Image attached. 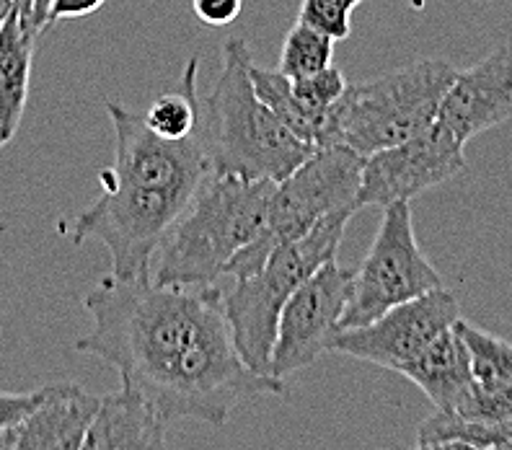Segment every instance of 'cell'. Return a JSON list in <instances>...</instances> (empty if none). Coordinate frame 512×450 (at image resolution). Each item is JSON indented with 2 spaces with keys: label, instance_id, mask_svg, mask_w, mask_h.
<instances>
[{
  "label": "cell",
  "instance_id": "obj_1",
  "mask_svg": "<svg viewBox=\"0 0 512 450\" xmlns=\"http://www.w3.org/2000/svg\"><path fill=\"white\" fill-rule=\"evenodd\" d=\"M94 332L75 350L112 365L122 388L166 422L223 425L251 396H280L285 383L244 363L233 344L225 298L215 285L179 288L150 277L99 280L83 298Z\"/></svg>",
  "mask_w": 512,
  "mask_h": 450
},
{
  "label": "cell",
  "instance_id": "obj_2",
  "mask_svg": "<svg viewBox=\"0 0 512 450\" xmlns=\"http://www.w3.org/2000/svg\"><path fill=\"white\" fill-rule=\"evenodd\" d=\"M251 60L246 39H225L223 68L213 91L202 99L200 135L215 174L282 182L316 145L300 140L264 107L251 86Z\"/></svg>",
  "mask_w": 512,
  "mask_h": 450
},
{
  "label": "cell",
  "instance_id": "obj_3",
  "mask_svg": "<svg viewBox=\"0 0 512 450\" xmlns=\"http://www.w3.org/2000/svg\"><path fill=\"white\" fill-rule=\"evenodd\" d=\"M277 182L210 174L150 262L156 285L202 288L225 275L238 251L262 231Z\"/></svg>",
  "mask_w": 512,
  "mask_h": 450
},
{
  "label": "cell",
  "instance_id": "obj_4",
  "mask_svg": "<svg viewBox=\"0 0 512 450\" xmlns=\"http://www.w3.org/2000/svg\"><path fill=\"white\" fill-rule=\"evenodd\" d=\"M456 75L458 68L448 60L425 57L370 81L352 83L326 117L319 145H344L370 156L414 138L438 122Z\"/></svg>",
  "mask_w": 512,
  "mask_h": 450
},
{
  "label": "cell",
  "instance_id": "obj_5",
  "mask_svg": "<svg viewBox=\"0 0 512 450\" xmlns=\"http://www.w3.org/2000/svg\"><path fill=\"white\" fill-rule=\"evenodd\" d=\"M352 215L355 210L326 215L306 236L280 246L259 272L236 280L225 298V316L231 326L233 344L251 370L272 375L269 360H272L282 308L316 269L337 259L339 244Z\"/></svg>",
  "mask_w": 512,
  "mask_h": 450
},
{
  "label": "cell",
  "instance_id": "obj_6",
  "mask_svg": "<svg viewBox=\"0 0 512 450\" xmlns=\"http://www.w3.org/2000/svg\"><path fill=\"white\" fill-rule=\"evenodd\" d=\"M365 156L344 145H319L298 169L275 184L262 231L228 262L225 275L249 277L280 246L306 236L313 225L339 210H357Z\"/></svg>",
  "mask_w": 512,
  "mask_h": 450
},
{
  "label": "cell",
  "instance_id": "obj_7",
  "mask_svg": "<svg viewBox=\"0 0 512 450\" xmlns=\"http://www.w3.org/2000/svg\"><path fill=\"white\" fill-rule=\"evenodd\" d=\"M104 192L94 205L75 215L63 231L75 246L101 241L112 257V275L119 280L150 277L158 246L182 218L192 197L138 187L101 171Z\"/></svg>",
  "mask_w": 512,
  "mask_h": 450
},
{
  "label": "cell",
  "instance_id": "obj_8",
  "mask_svg": "<svg viewBox=\"0 0 512 450\" xmlns=\"http://www.w3.org/2000/svg\"><path fill=\"white\" fill-rule=\"evenodd\" d=\"M438 288H443V277L419 249L409 202L386 205L373 246L352 277L342 329L370 324L391 308Z\"/></svg>",
  "mask_w": 512,
  "mask_h": 450
},
{
  "label": "cell",
  "instance_id": "obj_9",
  "mask_svg": "<svg viewBox=\"0 0 512 450\" xmlns=\"http://www.w3.org/2000/svg\"><path fill=\"white\" fill-rule=\"evenodd\" d=\"M352 269L339 267L337 259L316 269L285 303L277 324L269 373L285 381L331 352V342L342 329V316L352 298Z\"/></svg>",
  "mask_w": 512,
  "mask_h": 450
},
{
  "label": "cell",
  "instance_id": "obj_10",
  "mask_svg": "<svg viewBox=\"0 0 512 450\" xmlns=\"http://www.w3.org/2000/svg\"><path fill=\"white\" fill-rule=\"evenodd\" d=\"M466 143L456 138L443 122L425 132L365 156L363 179L357 192L360 207H386L394 202H412L427 189L450 182L466 169Z\"/></svg>",
  "mask_w": 512,
  "mask_h": 450
},
{
  "label": "cell",
  "instance_id": "obj_11",
  "mask_svg": "<svg viewBox=\"0 0 512 450\" xmlns=\"http://www.w3.org/2000/svg\"><path fill=\"white\" fill-rule=\"evenodd\" d=\"M461 319L456 295L438 288L422 298L391 308L370 324L339 329L331 342V352H342L363 363L399 373L432 339H438L445 329L456 326Z\"/></svg>",
  "mask_w": 512,
  "mask_h": 450
},
{
  "label": "cell",
  "instance_id": "obj_12",
  "mask_svg": "<svg viewBox=\"0 0 512 450\" xmlns=\"http://www.w3.org/2000/svg\"><path fill=\"white\" fill-rule=\"evenodd\" d=\"M438 119L463 143L512 119V42L458 70Z\"/></svg>",
  "mask_w": 512,
  "mask_h": 450
},
{
  "label": "cell",
  "instance_id": "obj_13",
  "mask_svg": "<svg viewBox=\"0 0 512 450\" xmlns=\"http://www.w3.org/2000/svg\"><path fill=\"white\" fill-rule=\"evenodd\" d=\"M99 401L78 383H55L34 412L0 430V450H81Z\"/></svg>",
  "mask_w": 512,
  "mask_h": 450
},
{
  "label": "cell",
  "instance_id": "obj_14",
  "mask_svg": "<svg viewBox=\"0 0 512 450\" xmlns=\"http://www.w3.org/2000/svg\"><path fill=\"white\" fill-rule=\"evenodd\" d=\"M458 332L471 355V391L456 412L469 419H512V344L469 321H458Z\"/></svg>",
  "mask_w": 512,
  "mask_h": 450
},
{
  "label": "cell",
  "instance_id": "obj_15",
  "mask_svg": "<svg viewBox=\"0 0 512 450\" xmlns=\"http://www.w3.org/2000/svg\"><path fill=\"white\" fill-rule=\"evenodd\" d=\"M166 419L127 388L101 396L81 450H169Z\"/></svg>",
  "mask_w": 512,
  "mask_h": 450
},
{
  "label": "cell",
  "instance_id": "obj_16",
  "mask_svg": "<svg viewBox=\"0 0 512 450\" xmlns=\"http://www.w3.org/2000/svg\"><path fill=\"white\" fill-rule=\"evenodd\" d=\"M440 412H456L471 391V355L458 324L432 339L425 350L399 370Z\"/></svg>",
  "mask_w": 512,
  "mask_h": 450
},
{
  "label": "cell",
  "instance_id": "obj_17",
  "mask_svg": "<svg viewBox=\"0 0 512 450\" xmlns=\"http://www.w3.org/2000/svg\"><path fill=\"white\" fill-rule=\"evenodd\" d=\"M37 37L21 26L19 11L0 29V148H6L26 112L29 81H32V57Z\"/></svg>",
  "mask_w": 512,
  "mask_h": 450
},
{
  "label": "cell",
  "instance_id": "obj_18",
  "mask_svg": "<svg viewBox=\"0 0 512 450\" xmlns=\"http://www.w3.org/2000/svg\"><path fill=\"white\" fill-rule=\"evenodd\" d=\"M197 75H200V57H192L182 73V83L174 91L158 96L148 107L145 125L169 140H184L200 130L202 99L197 94Z\"/></svg>",
  "mask_w": 512,
  "mask_h": 450
},
{
  "label": "cell",
  "instance_id": "obj_19",
  "mask_svg": "<svg viewBox=\"0 0 512 450\" xmlns=\"http://www.w3.org/2000/svg\"><path fill=\"white\" fill-rule=\"evenodd\" d=\"M438 440H461L489 450H512V419H469L450 412H435L419 425L417 443H438Z\"/></svg>",
  "mask_w": 512,
  "mask_h": 450
},
{
  "label": "cell",
  "instance_id": "obj_20",
  "mask_svg": "<svg viewBox=\"0 0 512 450\" xmlns=\"http://www.w3.org/2000/svg\"><path fill=\"white\" fill-rule=\"evenodd\" d=\"M249 78H251V86H254L256 96L262 99L264 107H269V112L275 114L282 125H288L300 140H306V143L316 145L313 143L311 122H308L306 112L300 109L298 99H295L293 81H290L288 75H282L280 70L262 68V65H256L254 60H251Z\"/></svg>",
  "mask_w": 512,
  "mask_h": 450
},
{
  "label": "cell",
  "instance_id": "obj_21",
  "mask_svg": "<svg viewBox=\"0 0 512 450\" xmlns=\"http://www.w3.org/2000/svg\"><path fill=\"white\" fill-rule=\"evenodd\" d=\"M334 44L337 42L326 37V34L295 21V26L288 32L285 42H282L277 70L282 75H288L290 81L319 73V70L329 68L331 60H334Z\"/></svg>",
  "mask_w": 512,
  "mask_h": 450
},
{
  "label": "cell",
  "instance_id": "obj_22",
  "mask_svg": "<svg viewBox=\"0 0 512 450\" xmlns=\"http://www.w3.org/2000/svg\"><path fill=\"white\" fill-rule=\"evenodd\" d=\"M347 86H350V83H347L344 73L339 68H334V65L319 70V73L306 75V78L293 81L295 99H298L300 109L306 112L308 122H311L313 143L316 145H319V135L326 117H329V112L334 109V104L342 99Z\"/></svg>",
  "mask_w": 512,
  "mask_h": 450
},
{
  "label": "cell",
  "instance_id": "obj_23",
  "mask_svg": "<svg viewBox=\"0 0 512 450\" xmlns=\"http://www.w3.org/2000/svg\"><path fill=\"white\" fill-rule=\"evenodd\" d=\"M352 13L344 8L334 6L331 0H303L298 8V21L300 24L311 26L316 32L326 34L334 42L347 39L352 32Z\"/></svg>",
  "mask_w": 512,
  "mask_h": 450
},
{
  "label": "cell",
  "instance_id": "obj_24",
  "mask_svg": "<svg viewBox=\"0 0 512 450\" xmlns=\"http://www.w3.org/2000/svg\"><path fill=\"white\" fill-rule=\"evenodd\" d=\"M50 391L52 386L26 391V394H6V391H0V430H6L13 422H19L21 417L34 412L50 396Z\"/></svg>",
  "mask_w": 512,
  "mask_h": 450
},
{
  "label": "cell",
  "instance_id": "obj_25",
  "mask_svg": "<svg viewBox=\"0 0 512 450\" xmlns=\"http://www.w3.org/2000/svg\"><path fill=\"white\" fill-rule=\"evenodd\" d=\"M244 0H192L194 16L207 26H228L241 16Z\"/></svg>",
  "mask_w": 512,
  "mask_h": 450
},
{
  "label": "cell",
  "instance_id": "obj_26",
  "mask_svg": "<svg viewBox=\"0 0 512 450\" xmlns=\"http://www.w3.org/2000/svg\"><path fill=\"white\" fill-rule=\"evenodd\" d=\"M107 0H50V11H47V29L55 26L57 21L65 19H81L88 13H96Z\"/></svg>",
  "mask_w": 512,
  "mask_h": 450
},
{
  "label": "cell",
  "instance_id": "obj_27",
  "mask_svg": "<svg viewBox=\"0 0 512 450\" xmlns=\"http://www.w3.org/2000/svg\"><path fill=\"white\" fill-rule=\"evenodd\" d=\"M412 450H489L476 445L461 443V440H438V443H417Z\"/></svg>",
  "mask_w": 512,
  "mask_h": 450
},
{
  "label": "cell",
  "instance_id": "obj_28",
  "mask_svg": "<svg viewBox=\"0 0 512 450\" xmlns=\"http://www.w3.org/2000/svg\"><path fill=\"white\" fill-rule=\"evenodd\" d=\"M13 3H16V11H19L21 26H24V29H26V24H29V16H32L34 0H13Z\"/></svg>",
  "mask_w": 512,
  "mask_h": 450
},
{
  "label": "cell",
  "instance_id": "obj_29",
  "mask_svg": "<svg viewBox=\"0 0 512 450\" xmlns=\"http://www.w3.org/2000/svg\"><path fill=\"white\" fill-rule=\"evenodd\" d=\"M13 11H16V3H13V0H0V29L6 26V21L11 19Z\"/></svg>",
  "mask_w": 512,
  "mask_h": 450
},
{
  "label": "cell",
  "instance_id": "obj_30",
  "mask_svg": "<svg viewBox=\"0 0 512 450\" xmlns=\"http://www.w3.org/2000/svg\"><path fill=\"white\" fill-rule=\"evenodd\" d=\"M331 3H334V6H339V8H344V11H355L357 6H360V3H363V0H331Z\"/></svg>",
  "mask_w": 512,
  "mask_h": 450
}]
</instances>
